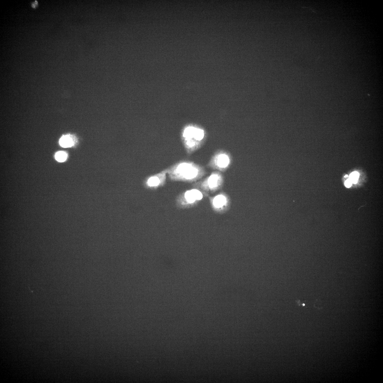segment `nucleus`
I'll use <instances>...</instances> for the list:
<instances>
[{"mask_svg":"<svg viewBox=\"0 0 383 383\" xmlns=\"http://www.w3.org/2000/svg\"><path fill=\"white\" fill-rule=\"evenodd\" d=\"M169 176L175 179L184 178L192 179L197 175L198 170L196 167H193L191 164L182 163L176 165L170 169H168Z\"/></svg>","mask_w":383,"mask_h":383,"instance_id":"nucleus-1","label":"nucleus"},{"mask_svg":"<svg viewBox=\"0 0 383 383\" xmlns=\"http://www.w3.org/2000/svg\"><path fill=\"white\" fill-rule=\"evenodd\" d=\"M168 172V170L164 171L160 173L157 175L153 176L148 179L147 183L149 186L151 187H154L159 185L161 181L164 180L165 179L166 174Z\"/></svg>","mask_w":383,"mask_h":383,"instance_id":"nucleus-2","label":"nucleus"},{"mask_svg":"<svg viewBox=\"0 0 383 383\" xmlns=\"http://www.w3.org/2000/svg\"><path fill=\"white\" fill-rule=\"evenodd\" d=\"M185 197L188 202L193 203L196 200H199L202 199L203 196L199 191L196 189H193L188 191L186 193Z\"/></svg>","mask_w":383,"mask_h":383,"instance_id":"nucleus-3","label":"nucleus"},{"mask_svg":"<svg viewBox=\"0 0 383 383\" xmlns=\"http://www.w3.org/2000/svg\"><path fill=\"white\" fill-rule=\"evenodd\" d=\"M74 140L73 136L70 135L63 136L59 140V144L64 148L70 147L74 145Z\"/></svg>","mask_w":383,"mask_h":383,"instance_id":"nucleus-4","label":"nucleus"},{"mask_svg":"<svg viewBox=\"0 0 383 383\" xmlns=\"http://www.w3.org/2000/svg\"><path fill=\"white\" fill-rule=\"evenodd\" d=\"M229 163V159L226 155L222 154L219 156L218 160L219 167H225L227 166Z\"/></svg>","mask_w":383,"mask_h":383,"instance_id":"nucleus-5","label":"nucleus"},{"mask_svg":"<svg viewBox=\"0 0 383 383\" xmlns=\"http://www.w3.org/2000/svg\"><path fill=\"white\" fill-rule=\"evenodd\" d=\"M226 203V199L224 196L219 195L216 196L214 199L213 204L218 208L221 207Z\"/></svg>","mask_w":383,"mask_h":383,"instance_id":"nucleus-6","label":"nucleus"},{"mask_svg":"<svg viewBox=\"0 0 383 383\" xmlns=\"http://www.w3.org/2000/svg\"><path fill=\"white\" fill-rule=\"evenodd\" d=\"M196 128L194 127H189L186 129L184 133V137L189 140L190 138L194 137L195 131Z\"/></svg>","mask_w":383,"mask_h":383,"instance_id":"nucleus-7","label":"nucleus"},{"mask_svg":"<svg viewBox=\"0 0 383 383\" xmlns=\"http://www.w3.org/2000/svg\"><path fill=\"white\" fill-rule=\"evenodd\" d=\"M68 155L65 152L63 151H59L57 152L55 155L56 160L60 162L65 161L67 158Z\"/></svg>","mask_w":383,"mask_h":383,"instance_id":"nucleus-8","label":"nucleus"},{"mask_svg":"<svg viewBox=\"0 0 383 383\" xmlns=\"http://www.w3.org/2000/svg\"><path fill=\"white\" fill-rule=\"evenodd\" d=\"M218 179L217 175H213L210 176L208 181L209 185L210 187H214L216 186Z\"/></svg>","mask_w":383,"mask_h":383,"instance_id":"nucleus-9","label":"nucleus"},{"mask_svg":"<svg viewBox=\"0 0 383 383\" xmlns=\"http://www.w3.org/2000/svg\"><path fill=\"white\" fill-rule=\"evenodd\" d=\"M204 132L202 130L196 129L195 131L194 137L196 140L200 141L202 140L204 137Z\"/></svg>","mask_w":383,"mask_h":383,"instance_id":"nucleus-10","label":"nucleus"},{"mask_svg":"<svg viewBox=\"0 0 383 383\" xmlns=\"http://www.w3.org/2000/svg\"><path fill=\"white\" fill-rule=\"evenodd\" d=\"M360 174L358 172H352L350 174L349 179H350L352 183V184H356L357 183Z\"/></svg>","mask_w":383,"mask_h":383,"instance_id":"nucleus-11","label":"nucleus"},{"mask_svg":"<svg viewBox=\"0 0 383 383\" xmlns=\"http://www.w3.org/2000/svg\"><path fill=\"white\" fill-rule=\"evenodd\" d=\"M352 184V183L351 182V181L349 179H347V180L345 181V186L347 188H350L351 187Z\"/></svg>","mask_w":383,"mask_h":383,"instance_id":"nucleus-12","label":"nucleus"},{"mask_svg":"<svg viewBox=\"0 0 383 383\" xmlns=\"http://www.w3.org/2000/svg\"><path fill=\"white\" fill-rule=\"evenodd\" d=\"M187 145L188 146L191 147H194L195 146V143L194 142V141H191V140H188L187 142Z\"/></svg>","mask_w":383,"mask_h":383,"instance_id":"nucleus-13","label":"nucleus"},{"mask_svg":"<svg viewBox=\"0 0 383 383\" xmlns=\"http://www.w3.org/2000/svg\"><path fill=\"white\" fill-rule=\"evenodd\" d=\"M37 4H38L37 1H35V3L32 4V7L33 8H35L36 7V6L37 5Z\"/></svg>","mask_w":383,"mask_h":383,"instance_id":"nucleus-14","label":"nucleus"},{"mask_svg":"<svg viewBox=\"0 0 383 383\" xmlns=\"http://www.w3.org/2000/svg\"><path fill=\"white\" fill-rule=\"evenodd\" d=\"M348 177V175H346V176H345V177Z\"/></svg>","mask_w":383,"mask_h":383,"instance_id":"nucleus-15","label":"nucleus"}]
</instances>
